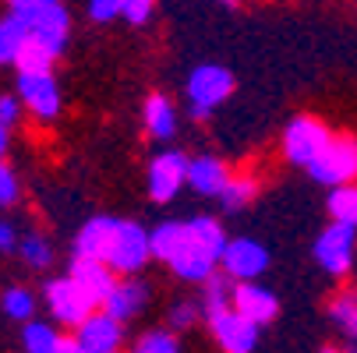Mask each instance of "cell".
Wrapping results in <instances>:
<instances>
[{
	"mask_svg": "<svg viewBox=\"0 0 357 353\" xmlns=\"http://www.w3.org/2000/svg\"><path fill=\"white\" fill-rule=\"evenodd\" d=\"M227 244L230 240L216 219L195 216L188 223H160L152 230V258L167 262L177 279L206 283L223 262Z\"/></svg>",
	"mask_w": 357,
	"mask_h": 353,
	"instance_id": "6da1fadb",
	"label": "cell"
},
{
	"mask_svg": "<svg viewBox=\"0 0 357 353\" xmlns=\"http://www.w3.org/2000/svg\"><path fill=\"white\" fill-rule=\"evenodd\" d=\"M234 92V74L220 64H202L188 78V103L195 117H209L220 103H227Z\"/></svg>",
	"mask_w": 357,
	"mask_h": 353,
	"instance_id": "7a4b0ae2",
	"label": "cell"
},
{
	"mask_svg": "<svg viewBox=\"0 0 357 353\" xmlns=\"http://www.w3.org/2000/svg\"><path fill=\"white\" fill-rule=\"evenodd\" d=\"M308 173L326 184V187H340V184H354L357 180V138L350 134H333V141L322 148V156L308 166Z\"/></svg>",
	"mask_w": 357,
	"mask_h": 353,
	"instance_id": "3957f363",
	"label": "cell"
},
{
	"mask_svg": "<svg viewBox=\"0 0 357 353\" xmlns=\"http://www.w3.org/2000/svg\"><path fill=\"white\" fill-rule=\"evenodd\" d=\"M329 141H333V131L319 117H294L283 131V156L297 166H312Z\"/></svg>",
	"mask_w": 357,
	"mask_h": 353,
	"instance_id": "277c9868",
	"label": "cell"
},
{
	"mask_svg": "<svg viewBox=\"0 0 357 353\" xmlns=\"http://www.w3.org/2000/svg\"><path fill=\"white\" fill-rule=\"evenodd\" d=\"M152 258V233H145L138 223H128V219H117V233H114V244H110V269L117 276H131L138 269H145V262Z\"/></svg>",
	"mask_w": 357,
	"mask_h": 353,
	"instance_id": "5b68a950",
	"label": "cell"
},
{
	"mask_svg": "<svg viewBox=\"0 0 357 353\" xmlns=\"http://www.w3.org/2000/svg\"><path fill=\"white\" fill-rule=\"evenodd\" d=\"M206 322H209L213 339H216L227 353H251L255 346H259V329H262V325H255L251 318H244L234 304L206 311Z\"/></svg>",
	"mask_w": 357,
	"mask_h": 353,
	"instance_id": "8992f818",
	"label": "cell"
},
{
	"mask_svg": "<svg viewBox=\"0 0 357 353\" xmlns=\"http://www.w3.org/2000/svg\"><path fill=\"white\" fill-rule=\"evenodd\" d=\"M354 251H357V226L333 219L315 240V262L329 276H347L354 265Z\"/></svg>",
	"mask_w": 357,
	"mask_h": 353,
	"instance_id": "52a82bcc",
	"label": "cell"
},
{
	"mask_svg": "<svg viewBox=\"0 0 357 353\" xmlns=\"http://www.w3.org/2000/svg\"><path fill=\"white\" fill-rule=\"evenodd\" d=\"M29 25V36L46 42L50 49H57V54H64L68 46V36H71V18L64 11L61 0H50V4H36V8H25L18 11Z\"/></svg>",
	"mask_w": 357,
	"mask_h": 353,
	"instance_id": "ba28073f",
	"label": "cell"
},
{
	"mask_svg": "<svg viewBox=\"0 0 357 353\" xmlns=\"http://www.w3.org/2000/svg\"><path fill=\"white\" fill-rule=\"evenodd\" d=\"M18 95H22L25 110L39 120H54L61 113V88L50 71H39V74L18 71Z\"/></svg>",
	"mask_w": 357,
	"mask_h": 353,
	"instance_id": "9c48e42d",
	"label": "cell"
},
{
	"mask_svg": "<svg viewBox=\"0 0 357 353\" xmlns=\"http://www.w3.org/2000/svg\"><path fill=\"white\" fill-rule=\"evenodd\" d=\"M46 308H50V315H54L61 325H71V329H78L89 315H92V300L82 293V286L68 276V279H54L46 286Z\"/></svg>",
	"mask_w": 357,
	"mask_h": 353,
	"instance_id": "30bf717a",
	"label": "cell"
},
{
	"mask_svg": "<svg viewBox=\"0 0 357 353\" xmlns=\"http://www.w3.org/2000/svg\"><path fill=\"white\" fill-rule=\"evenodd\" d=\"M188 166H191V159L184 152H160L156 159H152L149 177H145L152 201H170L188 184Z\"/></svg>",
	"mask_w": 357,
	"mask_h": 353,
	"instance_id": "8fae6325",
	"label": "cell"
},
{
	"mask_svg": "<svg viewBox=\"0 0 357 353\" xmlns=\"http://www.w3.org/2000/svg\"><path fill=\"white\" fill-rule=\"evenodd\" d=\"M223 272L241 283V279H259L266 269H269V251L259 244V240H251V237H237L227 244L223 251Z\"/></svg>",
	"mask_w": 357,
	"mask_h": 353,
	"instance_id": "7c38bea8",
	"label": "cell"
},
{
	"mask_svg": "<svg viewBox=\"0 0 357 353\" xmlns=\"http://www.w3.org/2000/svg\"><path fill=\"white\" fill-rule=\"evenodd\" d=\"M68 276L82 286V293L92 300L96 308H103V304H107V297H110L114 286H117V279H114L117 272L110 269L107 258H85V255H75Z\"/></svg>",
	"mask_w": 357,
	"mask_h": 353,
	"instance_id": "4fadbf2b",
	"label": "cell"
},
{
	"mask_svg": "<svg viewBox=\"0 0 357 353\" xmlns=\"http://www.w3.org/2000/svg\"><path fill=\"white\" fill-rule=\"evenodd\" d=\"M124 322L114 318L110 311H99V315H89L82 325H78V346L82 353H114L121 350L124 343Z\"/></svg>",
	"mask_w": 357,
	"mask_h": 353,
	"instance_id": "5bb4252c",
	"label": "cell"
},
{
	"mask_svg": "<svg viewBox=\"0 0 357 353\" xmlns=\"http://www.w3.org/2000/svg\"><path fill=\"white\" fill-rule=\"evenodd\" d=\"M230 304H234L244 318H251L255 325H269V322H276V315H280L276 293L266 290V286H259V283H251V279L234 283V300H230Z\"/></svg>",
	"mask_w": 357,
	"mask_h": 353,
	"instance_id": "9a60e30c",
	"label": "cell"
},
{
	"mask_svg": "<svg viewBox=\"0 0 357 353\" xmlns=\"http://www.w3.org/2000/svg\"><path fill=\"white\" fill-rule=\"evenodd\" d=\"M188 184L195 187V194L206 198H220L230 184V170L216 159V156H195L188 166Z\"/></svg>",
	"mask_w": 357,
	"mask_h": 353,
	"instance_id": "2e32d148",
	"label": "cell"
},
{
	"mask_svg": "<svg viewBox=\"0 0 357 353\" xmlns=\"http://www.w3.org/2000/svg\"><path fill=\"white\" fill-rule=\"evenodd\" d=\"M114 233H117V219L110 216H96L92 223H85L75 237V255H85V258H107L110 255V244H114Z\"/></svg>",
	"mask_w": 357,
	"mask_h": 353,
	"instance_id": "e0dca14e",
	"label": "cell"
},
{
	"mask_svg": "<svg viewBox=\"0 0 357 353\" xmlns=\"http://www.w3.org/2000/svg\"><path fill=\"white\" fill-rule=\"evenodd\" d=\"M142 124H145L149 138H156V141H167V138L177 134V110H174V103H170L163 92H152V95L145 99Z\"/></svg>",
	"mask_w": 357,
	"mask_h": 353,
	"instance_id": "ac0fdd59",
	"label": "cell"
},
{
	"mask_svg": "<svg viewBox=\"0 0 357 353\" xmlns=\"http://www.w3.org/2000/svg\"><path fill=\"white\" fill-rule=\"evenodd\" d=\"M326 315H329L333 329H336L343 339L357 343V286H343V290H336V293L329 297Z\"/></svg>",
	"mask_w": 357,
	"mask_h": 353,
	"instance_id": "d6986e66",
	"label": "cell"
},
{
	"mask_svg": "<svg viewBox=\"0 0 357 353\" xmlns=\"http://www.w3.org/2000/svg\"><path fill=\"white\" fill-rule=\"evenodd\" d=\"M145 286L142 283H117L114 286V293L107 297V304H103V311H110L114 318H121V322H128V318H135L142 308H145Z\"/></svg>",
	"mask_w": 357,
	"mask_h": 353,
	"instance_id": "ffe728a7",
	"label": "cell"
},
{
	"mask_svg": "<svg viewBox=\"0 0 357 353\" xmlns=\"http://www.w3.org/2000/svg\"><path fill=\"white\" fill-rule=\"evenodd\" d=\"M25 39H29V25H25V18L18 11H11L8 18H0V68L18 61Z\"/></svg>",
	"mask_w": 357,
	"mask_h": 353,
	"instance_id": "44dd1931",
	"label": "cell"
},
{
	"mask_svg": "<svg viewBox=\"0 0 357 353\" xmlns=\"http://www.w3.org/2000/svg\"><path fill=\"white\" fill-rule=\"evenodd\" d=\"M22 343L29 353H61L64 346V336L54 329V325H46V322H25V332H22Z\"/></svg>",
	"mask_w": 357,
	"mask_h": 353,
	"instance_id": "7402d4cb",
	"label": "cell"
},
{
	"mask_svg": "<svg viewBox=\"0 0 357 353\" xmlns=\"http://www.w3.org/2000/svg\"><path fill=\"white\" fill-rule=\"evenodd\" d=\"M61 54L57 49H50L46 42H39V39H25V46H22V54H18V61H15V68L18 71H32V74H39V71H54V61H57Z\"/></svg>",
	"mask_w": 357,
	"mask_h": 353,
	"instance_id": "603a6c76",
	"label": "cell"
},
{
	"mask_svg": "<svg viewBox=\"0 0 357 353\" xmlns=\"http://www.w3.org/2000/svg\"><path fill=\"white\" fill-rule=\"evenodd\" d=\"M326 205H329V216H333V219L357 226V180H354V184L333 187V194H329Z\"/></svg>",
	"mask_w": 357,
	"mask_h": 353,
	"instance_id": "cb8c5ba5",
	"label": "cell"
},
{
	"mask_svg": "<svg viewBox=\"0 0 357 353\" xmlns=\"http://www.w3.org/2000/svg\"><path fill=\"white\" fill-rule=\"evenodd\" d=\"M0 308H4V315L15 318V322H29L36 315V297L25 286H8L4 297H0Z\"/></svg>",
	"mask_w": 357,
	"mask_h": 353,
	"instance_id": "d4e9b609",
	"label": "cell"
},
{
	"mask_svg": "<svg viewBox=\"0 0 357 353\" xmlns=\"http://www.w3.org/2000/svg\"><path fill=\"white\" fill-rule=\"evenodd\" d=\"M255 194H259V184H255V177H230V184H227V191L220 194V201H223L227 212H237V209L248 205Z\"/></svg>",
	"mask_w": 357,
	"mask_h": 353,
	"instance_id": "484cf974",
	"label": "cell"
},
{
	"mask_svg": "<svg viewBox=\"0 0 357 353\" xmlns=\"http://www.w3.org/2000/svg\"><path fill=\"white\" fill-rule=\"evenodd\" d=\"M18 255H22V262H25L29 269H36V272L50 269V262H54V251H50V244H46L43 237H36V233L18 244Z\"/></svg>",
	"mask_w": 357,
	"mask_h": 353,
	"instance_id": "4316f807",
	"label": "cell"
},
{
	"mask_svg": "<svg viewBox=\"0 0 357 353\" xmlns=\"http://www.w3.org/2000/svg\"><path fill=\"white\" fill-rule=\"evenodd\" d=\"M138 353H177L181 350V339H177V329H156V332H145L135 346Z\"/></svg>",
	"mask_w": 357,
	"mask_h": 353,
	"instance_id": "83f0119b",
	"label": "cell"
},
{
	"mask_svg": "<svg viewBox=\"0 0 357 353\" xmlns=\"http://www.w3.org/2000/svg\"><path fill=\"white\" fill-rule=\"evenodd\" d=\"M234 300V279L230 276H209L206 279V300H202V304H206V311H213V308H227Z\"/></svg>",
	"mask_w": 357,
	"mask_h": 353,
	"instance_id": "f1b7e54d",
	"label": "cell"
},
{
	"mask_svg": "<svg viewBox=\"0 0 357 353\" xmlns=\"http://www.w3.org/2000/svg\"><path fill=\"white\" fill-rule=\"evenodd\" d=\"M85 11H89V18H92V22L107 25V22H114V18H121V15H124V0H89Z\"/></svg>",
	"mask_w": 357,
	"mask_h": 353,
	"instance_id": "f546056e",
	"label": "cell"
},
{
	"mask_svg": "<svg viewBox=\"0 0 357 353\" xmlns=\"http://www.w3.org/2000/svg\"><path fill=\"white\" fill-rule=\"evenodd\" d=\"M18 194H22V184H18V177H15V170L0 159V205H15L18 201Z\"/></svg>",
	"mask_w": 357,
	"mask_h": 353,
	"instance_id": "4dcf8cb0",
	"label": "cell"
},
{
	"mask_svg": "<svg viewBox=\"0 0 357 353\" xmlns=\"http://www.w3.org/2000/svg\"><path fill=\"white\" fill-rule=\"evenodd\" d=\"M152 8H156V0H124V18L131 25H145Z\"/></svg>",
	"mask_w": 357,
	"mask_h": 353,
	"instance_id": "1f68e13d",
	"label": "cell"
},
{
	"mask_svg": "<svg viewBox=\"0 0 357 353\" xmlns=\"http://www.w3.org/2000/svg\"><path fill=\"white\" fill-rule=\"evenodd\" d=\"M195 322H198V308H195V304H177V308L170 311V329H177V332L191 329Z\"/></svg>",
	"mask_w": 357,
	"mask_h": 353,
	"instance_id": "d6a6232c",
	"label": "cell"
},
{
	"mask_svg": "<svg viewBox=\"0 0 357 353\" xmlns=\"http://www.w3.org/2000/svg\"><path fill=\"white\" fill-rule=\"evenodd\" d=\"M22 95H0V120L4 124H15L22 117Z\"/></svg>",
	"mask_w": 357,
	"mask_h": 353,
	"instance_id": "836d02e7",
	"label": "cell"
},
{
	"mask_svg": "<svg viewBox=\"0 0 357 353\" xmlns=\"http://www.w3.org/2000/svg\"><path fill=\"white\" fill-rule=\"evenodd\" d=\"M18 233H15V226L11 223H0V255H15L18 251Z\"/></svg>",
	"mask_w": 357,
	"mask_h": 353,
	"instance_id": "e575fe53",
	"label": "cell"
},
{
	"mask_svg": "<svg viewBox=\"0 0 357 353\" xmlns=\"http://www.w3.org/2000/svg\"><path fill=\"white\" fill-rule=\"evenodd\" d=\"M8 127H11V124L0 120V159H4V152H8V141H11V138H8Z\"/></svg>",
	"mask_w": 357,
	"mask_h": 353,
	"instance_id": "d590c367",
	"label": "cell"
},
{
	"mask_svg": "<svg viewBox=\"0 0 357 353\" xmlns=\"http://www.w3.org/2000/svg\"><path fill=\"white\" fill-rule=\"evenodd\" d=\"M36 4H50V0H25V8H36ZM22 8V11H25Z\"/></svg>",
	"mask_w": 357,
	"mask_h": 353,
	"instance_id": "8d00e7d4",
	"label": "cell"
},
{
	"mask_svg": "<svg viewBox=\"0 0 357 353\" xmlns=\"http://www.w3.org/2000/svg\"><path fill=\"white\" fill-rule=\"evenodd\" d=\"M223 4H237V0H223Z\"/></svg>",
	"mask_w": 357,
	"mask_h": 353,
	"instance_id": "74e56055",
	"label": "cell"
}]
</instances>
